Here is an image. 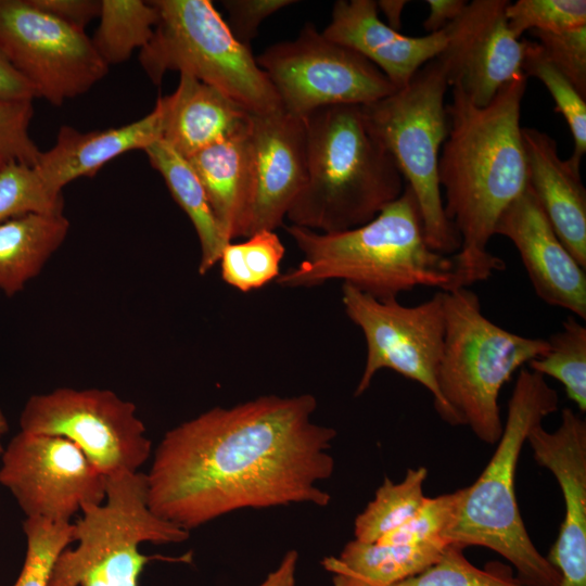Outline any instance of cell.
Wrapping results in <instances>:
<instances>
[{
    "mask_svg": "<svg viewBox=\"0 0 586 586\" xmlns=\"http://www.w3.org/2000/svg\"><path fill=\"white\" fill-rule=\"evenodd\" d=\"M39 10L53 17L85 30L93 18L99 17L101 0H29Z\"/></svg>",
    "mask_w": 586,
    "mask_h": 586,
    "instance_id": "obj_40",
    "label": "cell"
},
{
    "mask_svg": "<svg viewBox=\"0 0 586 586\" xmlns=\"http://www.w3.org/2000/svg\"><path fill=\"white\" fill-rule=\"evenodd\" d=\"M495 234L508 238L545 303L586 318V273L559 240L528 183L499 217Z\"/></svg>",
    "mask_w": 586,
    "mask_h": 586,
    "instance_id": "obj_18",
    "label": "cell"
},
{
    "mask_svg": "<svg viewBox=\"0 0 586 586\" xmlns=\"http://www.w3.org/2000/svg\"><path fill=\"white\" fill-rule=\"evenodd\" d=\"M508 0H473L443 29L446 46L437 55L448 84L472 103L487 105L499 89L522 73L523 39L506 16Z\"/></svg>",
    "mask_w": 586,
    "mask_h": 586,
    "instance_id": "obj_15",
    "label": "cell"
},
{
    "mask_svg": "<svg viewBox=\"0 0 586 586\" xmlns=\"http://www.w3.org/2000/svg\"><path fill=\"white\" fill-rule=\"evenodd\" d=\"M8 431H9V423H8L4 412L0 408V455L2 454L3 448H4L2 444V440H3V436L8 433Z\"/></svg>",
    "mask_w": 586,
    "mask_h": 586,
    "instance_id": "obj_45",
    "label": "cell"
},
{
    "mask_svg": "<svg viewBox=\"0 0 586 586\" xmlns=\"http://www.w3.org/2000/svg\"><path fill=\"white\" fill-rule=\"evenodd\" d=\"M426 476V468L419 467L408 469L399 483L385 477L377 489L373 500L356 517L354 539L375 543L409 521L426 498L423 494Z\"/></svg>",
    "mask_w": 586,
    "mask_h": 586,
    "instance_id": "obj_28",
    "label": "cell"
},
{
    "mask_svg": "<svg viewBox=\"0 0 586 586\" xmlns=\"http://www.w3.org/2000/svg\"><path fill=\"white\" fill-rule=\"evenodd\" d=\"M448 87L446 67L436 56L403 88L361 105L368 127L391 153L417 199L429 245L447 255L461 246L445 215L438 181L440 152L448 132Z\"/></svg>",
    "mask_w": 586,
    "mask_h": 586,
    "instance_id": "obj_8",
    "label": "cell"
},
{
    "mask_svg": "<svg viewBox=\"0 0 586 586\" xmlns=\"http://www.w3.org/2000/svg\"><path fill=\"white\" fill-rule=\"evenodd\" d=\"M157 101L163 111L162 140L184 157L245 130L250 124L251 113L187 74H180L171 94Z\"/></svg>",
    "mask_w": 586,
    "mask_h": 586,
    "instance_id": "obj_22",
    "label": "cell"
},
{
    "mask_svg": "<svg viewBox=\"0 0 586 586\" xmlns=\"http://www.w3.org/2000/svg\"><path fill=\"white\" fill-rule=\"evenodd\" d=\"M322 35L370 61L396 89L406 86L446 46L444 29L421 37L394 30L379 18L373 0L336 1Z\"/></svg>",
    "mask_w": 586,
    "mask_h": 586,
    "instance_id": "obj_19",
    "label": "cell"
},
{
    "mask_svg": "<svg viewBox=\"0 0 586 586\" xmlns=\"http://www.w3.org/2000/svg\"><path fill=\"white\" fill-rule=\"evenodd\" d=\"M63 213L26 214L0 224V291L13 296L37 277L65 241Z\"/></svg>",
    "mask_w": 586,
    "mask_h": 586,
    "instance_id": "obj_25",
    "label": "cell"
},
{
    "mask_svg": "<svg viewBox=\"0 0 586 586\" xmlns=\"http://www.w3.org/2000/svg\"><path fill=\"white\" fill-rule=\"evenodd\" d=\"M526 80L521 75L507 82L485 106L453 87L446 104L448 132L438 158L444 212L460 238L459 252L495 270L505 263L487 244L504 211L528 183L520 125Z\"/></svg>",
    "mask_w": 586,
    "mask_h": 586,
    "instance_id": "obj_2",
    "label": "cell"
},
{
    "mask_svg": "<svg viewBox=\"0 0 586 586\" xmlns=\"http://www.w3.org/2000/svg\"><path fill=\"white\" fill-rule=\"evenodd\" d=\"M526 442L536 462L553 474L564 501V518L547 559L561 576L559 586H586V422L564 408L557 430L538 424Z\"/></svg>",
    "mask_w": 586,
    "mask_h": 586,
    "instance_id": "obj_17",
    "label": "cell"
},
{
    "mask_svg": "<svg viewBox=\"0 0 586 586\" xmlns=\"http://www.w3.org/2000/svg\"><path fill=\"white\" fill-rule=\"evenodd\" d=\"M342 304L367 345L366 364L354 395L364 394L378 371L391 369L424 386L443 418L437 382L445 336L443 291L418 305L405 306L397 298L378 300L343 284Z\"/></svg>",
    "mask_w": 586,
    "mask_h": 586,
    "instance_id": "obj_12",
    "label": "cell"
},
{
    "mask_svg": "<svg viewBox=\"0 0 586 586\" xmlns=\"http://www.w3.org/2000/svg\"><path fill=\"white\" fill-rule=\"evenodd\" d=\"M163 111L158 101L145 116L127 125L81 132L62 126L56 141L41 152L34 166L54 193L80 177H93L106 163L132 150H145L162 140Z\"/></svg>",
    "mask_w": 586,
    "mask_h": 586,
    "instance_id": "obj_21",
    "label": "cell"
},
{
    "mask_svg": "<svg viewBox=\"0 0 586 586\" xmlns=\"http://www.w3.org/2000/svg\"><path fill=\"white\" fill-rule=\"evenodd\" d=\"M243 242H229L219 263L221 279L247 293L260 289L280 275L285 249L276 231H258Z\"/></svg>",
    "mask_w": 586,
    "mask_h": 586,
    "instance_id": "obj_29",
    "label": "cell"
},
{
    "mask_svg": "<svg viewBox=\"0 0 586 586\" xmlns=\"http://www.w3.org/2000/svg\"><path fill=\"white\" fill-rule=\"evenodd\" d=\"M250 195L244 238L283 226L307 176L305 120L280 109L251 114Z\"/></svg>",
    "mask_w": 586,
    "mask_h": 586,
    "instance_id": "obj_16",
    "label": "cell"
},
{
    "mask_svg": "<svg viewBox=\"0 0 586 586\" xmlns=\"http://www.w3.org/2000/svg\"><path fill=\"white\" fill-rule=\"evenodd\" d=\"M249 128L250 124L245 130L186 157L229 242L244 238L250 195Z\"/></svg>",
    "mask_w": 586,
    "mask_h": 586,
    "instance_id": "obj_23",
    "label": "cell"
},
{
    "mask_svg": "<svg viewBox=\"0 0 586 586\" xmlns=\"http://www.w3.org/2000/svg\"><path fill=\"white\" fill-rule=\"evenodd\" d=\"M522 73L539 79L550 92L572 133L574 149L568 161L581 169L586 152V102L572 82L549 61L537 41L523 39Z\"/></svg>",
    "mask_w": 586,
    "mask_h": 586,
    "instance_id": "obj_31",
    "label": "cell"
},
{
    "mask_svg": "<svg viewBox=\"0 0 586 586\" xmlns=\"http://www.w3.org/2000/svg\"><path fill=\"white\" fill-rule=\"evenodd\" d=\"M547 352L530 361V370L558 380L566 396L586 410V328L575 316H569L562 329L552 334Z\"/></svg>",
    "mask_w": 586,
    "mask_h": 586,
    "instance_id": "obj_30",
    "label": "cell"
},
{
    "mask_svg": "<svg viewBox=\"0 0 586 586\" xmlns=\"http://www.w3.org/2000/svg\"><path fill=\"white\" fill-rule=\"evenodd\" d=\"M100 23L92 44L107 65L127 61L136 49L151 40L157 12L151 1L101 0Z\"/></svg>",
    "mask_w": 586,
    "mask_h": 586,
    "instance_id": "obj_27",
    "label": "cell"
},
{
    "mask_svg": "<svg viewBox=\"0 0 586 586\" xmlns=\"http://www.w3.org/2000/svg\"><path fill=\"white\" fill-rule=\"evenodd\" d=\"M464 547L450 543L441 557L420 573L392 586H524L508 565H473L463 555Z\"/></svg>",
    "mask_w": 586,
    "mask_h": 586,
    "instance_id": "obj_33",
    "label": "cell"
},
{
    "mask_svg": "<svg viewBox=\"0 0 586 586\" xmlns=\"http://www.w3.org/2000/svg\"><path fill=\"white\" fill-rule=\"evenodd\" d=\"M527 181L559 240L586 269V189L581 169L562 160L548 133L522 127Z\"/></svg>",
    "mask_w": 586,
    "mask_h": 586,
    "instance_id": "obj_20",
    "label": "cell"
},
{
    "mask_svg": "<svg viewBox=\"0 0 586 586\" xmlns=\"http://www.w3.org/2000/svg\"><path fill=\"white\" fill-rule=\"evenodd\" d=\"M445 336L438 368L443 420L467 425L482 442H498L504 424L498 397L515 370L540 357L548 341L492 322L469 288L443 292Z\"/></svg>",
    "mask_w": 586,
    "mask_h": 586,
    "instance_id": "obj_6",
    "label": "cell"
},
{
    "mask_svg": "<svg viewBox=\"0 0 586 586\" xmlns=\"http://www.w3.org/2000/svg\"><path fill=\"white\" fill-rule=\"evenodd\" d=\"M407 3V0H380L377 1V7L385 15L387 25L394 30L399 31L402 27V13Z\"/></svg>",
    "mask_w": 586,
    "mask_h": 586,
    "instance_id": "obj_44",
    "label": "cell"
},
{
    "mask_svg": "<svg viewBox=\"0 0 586 586\" xmlns=\"http://www.w3.org/2000/svg\"><path fill=\"white\" fill-rule=\"evenodd\" d=\"M144 152L195 229L201 246L199 273L203 276L219 263L229 241L217 222L202 182L189 161L165 141L152 143Z\"/></svg>",
    "mask_w": 586,
    "mask_h": 586,
    "instance_id": "obj_26",
    "label": "cell"
},
{
    "mask_svg": "<svg viewBox=\"0 0 586 586\" xmlns=\"http://www.w3.org/2000/svg\"><path fill=\"white\" fill-rule=\"evenodd\" d=\"M461 495L462 488L434 498L426 497L422 507L409 521L385 534L378 542L415 544L443 538L445 530L455 517Z\"/></svg>",
    "mask_w": 586,
    "mask_h": 586,
    "instance_id": "obj_36",
    "label": "cell"
},
{
    "mask_svg": "<svg viewBox=\"0 0 586 586\" xmlns=\"http://www.w3.org/2000/svg\"><path fill=\"white\" fill-rule=\"evenodd\" d=\"M549 61L586 97V25L559 33L531 31Z\"/></svg>",
    "mask_w": 586,
    "mask_h": 586,
    "instance_id": "obj_37",
    "label": "cell"
},
{
    "mask_svg": "<svg viewBox=\"0 0 586 586\" xmlns=\"http://www.w3.org/2000/svg\"><path fill=\"white\" fill-rule=\"evenodd\" d=\"M255 58L282 110L302 118L324 106L366 105L397 90L370 61L326 38L311 23L295 39Z\"/></svg>",
    "mask_w": 586,
    "mask_h": 586,
    "instance_id": "obj_11",
    "label": "cell"
},
{
    "mask_svg": "<svg viewBox=\"0 0 586 586\" xmlns=\"http://www.w3.org/2000/svg\"><path fill=\"white\" fill-rule=\"evenodd\" d=\"M157 22L139 61L154 85L168 71L190 75L251 114L282 109L250 48L241 44L209 0H155Z\"/></svg>",
    "mask_w": 586,
    "mask_h": 586,
    "instance_id": "obj_7",
    "label": "cell"
},
{
    "mask_svg": "<svg viewBox=\"0 0 586 586\" xmlns=\"http://www.w3.org/2000/svg\"><path fill=\"white\" fill-rule=\"evenodd\" d=\"M284 228L303 259L275 280L283 288L341 280L374 298L390 300L418 286L449 292L491 277L459 251L447 255L429 245L417 199L408 186L362 226L333 233L295 225Z\"/></svg>",
    "mask_w": 586,
    "mask_h": 586,
    "instance_id": "obj_3",
    "label": "cell"
},
{
    "mask_svg": "<svg viewBox=\"0 0 586 586\" xmlns=\"http://www.w3.org/2000/svg\"><path fill=\"white\" fill-rule=\"evenodd\" d=\"M430 12L423 22L428 34L442 30L453 22L466 8V0H428Z\"/></svg>",
    "mask_w": 586,
    "mask_h": 586,
    "instance_id": "obj_42",
    "label": "cell"
},
{
    "mask_svg": "<svg viewBox=\"0 0 586 586\" xmlns=\"http://www.w3.org/2000/svg\"><path fill=\"white\" fill-rule=\"evenodd\" d=\"M63 209L62 193L52 192L34 166L11 160L0 169V224L26 214Z\"/></svg>",
    "mask_w": 586,
    "mask_h": 586,
    "instance_id": "obj_32",
    "label": "cell"
},
{
    "mask_svg": "<svg viewBox=\"0 0 586 586\" xmlns=\"http://www.w3.org/2000/svg\"><path fill=\"white\" fill-rule=\"evenodd\" d=\"M448 544L443 538L415 544L353 539L321 564L332 573L333 586H392L432 565Z\"/></svg>",
    "mask_w": 586,
    "mask_h": 586,
    "instance_id": "obj_24",
    "label": "cell"
},
{
    "mask_svg": "<svg viewBox=\"0 0 586 586\" xmlns=\"http://www.w3.org/2000/svg\"><path fill=\"white\" fill-rule=\"evenodd\" d=\"M515 37L526 30L559 33L586 25L585 0H518L506 8Z\"/></svg>",
    "mask_w": 586,
    "mask_h": 586,
    "instance_id": "obj_35",
    "label": "cell"
},
{
    "mask_svg": "<svg viewBox=\"0 0 586 586\" xmlns=\"http://www.w3.org/2000/svg\"><path fill=\"white\" fill-rule=\"evenodd\" d=\"M20 431L64 437L105 477L139 472L152 443L133 403L107 388L58 387L31 395Z\"/></svg>",
    "mask_w": 586,
    "mask_h": 586,
    "instance_id": "obj_10",
    "label": "cell"
},
{
    "mask_svg": "<svg viewBox=\"0 0 586 586\" xmlns=\"http://www.w3.org/2000/svg\"><path fill=\"white\" fill-rule=\"evenodd\" d=\"M0 456V484L26 518L72 522L105 499L106 477L64 437L20 431Z\"/></svg>",
    "mask_w": 586,
    "mask_h": 586,
    "instance_id": "obj_14",
    "label": "cell"
},
{
    "mask_svg": "<svg viewBox=\"0 0 586 586\" xmlns=\"http://www.w3.org/2000/svg\"><path fill=\"white\" fill-rule=\"evenodd\" d=\"M310 394L264 395L214 407L167 431L146 476L150 509L190 531L245 508L324 507L332 428L311 420Z\"/></svg>",
    "mask_w": 586,
    "mask_h": 586,
    "instance_id": "obj_1",
    "label": "cell"
},
{
    "mask_svg": "<svg viewBox=\"0 0 586 586\" xmlns=\"http://www.w3.org/2000/svg\"><path fill=\"white\" fill-rule=\"evenodd\" d=\"M11 161L9 157L0 153V169L4 166L7 162Z\"/></svg>",
    "mask_w": 586,
    "mask_h": 586,
    "instance_id": "obj_46",
    "label": "cell"
},
{
    "mask_svg": "<svg viewBox=\"0 0 586 586\" xmlns=\"http://www.w3.org/2000/svg\"><path fill=\"white\" fill-rule=\"evenodd\" d=\"M0 51L55 106L90 90L109 71L85 30L29 0H0Z\"/></svg>",
    "mask_w": 586,
    "mask_h": 586,
    "instance_id": "obj_13",
    "label": "cell"
},
{
    "mask_svg": "<svg viewBox=\"0 0 586 586\" xmlns=\"http://www.w3.org/2000/svg\"><path fill=\"white\" fill-rule=\"evenodd\" d=\"M23 532L26 556L13 586H48L59 555L75 542L74 523L26 518Z\"/></svg>",
    "mask_w": 586,
    "mask_h": 586,
    "instance_id": "obj_34",
    "label": "cell"
},
{
    "mask_svg": "<svg viewBox=\"0 0 586 586\" xmlns=\"http://www.w3.org/2000/svg\"><path fill=\"white\" fill-rule=\"evenodd\" d=\"M80 512L74 523L77 546L59 555L48 586H138L144 565L155 558L141 553V544H177L190 535L150 509L140 471L106 477L104 501Z\"/></svg>",
    "mask_w": 586,
    "mask_h": 586,
    "instance_id": "obj_9",
    "label": "cell"
},
{
    "mask_svg": "<svg viewBox=\"0 0 586 586\" xmlns=\"http://www.w3.org/2000/svg\"><path fill=\"white\" fill-rule=\"evenodd\" d=\"M557 392L545 377L522 368L508 403L496 449L476 481L462 488L443 538L462 547L481 546L511 563L524 586H559L558 570L533 544L515 497L517 463L531 430L558 409Z\"/></svg>",
    "mask_w": 586,
    "mask_h": 586,
    "instance_id": "obj_5",
    "label": "cell"
},
{
    "mask_svg": "<svg viewBox=\"0 0 586 586\" xmlns=\"http://www.w3.org/2000/svg\"><path fill=\"white\" fill-rule=\"evenodd\" d=\"M304 120L307 176L286 214L292 225L346 231L369 222L402 195L403 175L368 127L361 105L320 107Z\"/></svg>",
    "mask_w": 586,
    "mask_h": 586,
    "instance_id": "obj_4",
    "label": "cell"
},
{
    "mask_svg": "<svg viewBox=\"0 0 586 586\" xmlns=\"http://www.w3.org/2000/svg\"><path fill=\"white\" fill-rule=\"evenodd\" d=\"M297 559V551L289 550L283 556L278 568L269 573L259 586H295Z\"/></svg>",
    "mask_w": 586,
    "mask_h": 586,
    "instance_id": "obj_43",
    "label": "cell"
},
{
    "mask_svg": "<svg viewBox=\"0 0 586 586\" xmlns=\"http://www.w3.org/2000/svg\"><path fill=\"white\" fill-rule=\"evenodd\" d=\"M33 114V100L0 98V153L35 166L41 151L29 135Z\"/></svg>",
    "mask_w": 586,
    "mask_h": 586,
    "instance_id": "obj_38",
    "label": "cell"
},
{
    "mask_svg": "<svg viewBox=\"0 0 586 586\" xmlns=\"http://www.w3.org/2000/svg\"><path fill=\"white\" fill-rule=\"evenodd\" d=\"M292 0H226L228 12L226 22L233 37L251 49V42L262 22L284 7L295 3Z\"/></svg>",
    "mask_w": 586,
    "mask_h": 586,
    "instance_id": "obj_39",
    "label": "cell"
},
{
    "mask_svg": "<svg viewBox=\"0 0 586 586\" xmlns=\"http://www.w3.org/2000/svg\"><path fill=\"white\" fill-rule=\"evenodd\" d=\"M35 88L11 65L0 51V98L8 100H33Z\"/></svg>",
    "mask_w": 586,
    "mask_h": 586,
    "instance_id": "obj_41",
    "label": "cell"
}]
</instances>
